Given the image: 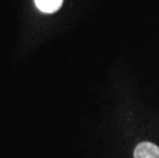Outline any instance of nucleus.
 Wrapping results in <instances>:
<instances>
[{
  "label": "nucleus",
  "mask_w": 159,
  "mask_h": 158,
  "mask_svg": "<svg viewBox=\"0 0 159 158\" xmlns=\"http://www.w3.org/2000/svg\"><path fill=\"white\" fill-rule=\"evenodd\" d=\"M134 158H159V147L151 142L138 144L134 151Z\"/></svg>",
  "instance_id": "1"
},
{
  "label": "nucleus",
  "mask_w": 159,
  "mask_h": 158,
  "mask_svg": "<svg viewBox=\"0 0 159 158\" xmlns=\"http://www.w3.org/2000/svg\"><path fill=\"white\" fill-rule=\"evenodd\" d=\"M36 6L46 13L55 12L62 6L63 0H34Z\"/></svg>",
  "instance_id": "2"
}]
</instances>
